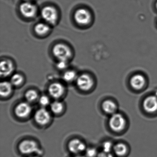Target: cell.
<instances>
[{
  "label": "cell",
  "instance_id": "cell-5",
  "mask_svg": "<svg viewBox=\"0 0 157 157\" xmlns=\"http://www.w3.org/2000/svg\"><path fill=\"white\" fill-rule=\"evenodd\" d=\"M67 148L71 153L75 155H80L81 153L85 152L87 147L86 143L81 140L74 138L69 141Z\"/></svg>",
  "mask_w": 157,
  "mask_h": 157
},
{
  "label": "cell",
  "instance_id": "cell-16",
  "mask_svg": "<svg viewBox=\"0 0 157 157\" xmlns=\"http://www.w3.org/2000/svg\"><path fill=\"white\" fill-rule=\"evenodd\" d=\"M146 83V80L142 75L137 74L131 78L130 84L131 87L136 90L143 89Z\"/></svg>",
  "mask_w": 157,
  "mask_h": 157
},
{
  "label": "cell",
  "instance_id": "cell-30",
  "mask_svg": "<svg viewBox=\"0 0 157 157\" xmlns=\"http://www.w3.org/2000/svg\"><path fill=\"white\" fill-rule=\"evenodd\" d=\"M25 2H31V1H32V0H25Z\"/></svg>",
  "mask_w": 157,
  "mask_h": 157
},
{
  "label": "cell",
  "instance_id": "cell-27",
  "mask_svg": "<svg viewBox=\"0 0 157 157\" xmlns=\"http://www.w3.org/2000/svg\"><path fill=\"white\" fill-rule=\"evenodd\" d=\"M97 157H116L113 152H107L101 151L99 152Z\"/></svg>",
  "mask_w": 157,
  "mask_h": 157
},
{
  "label": "cell",
  "instance_id": "cell-18",
  "mask_svg": "<svg viewBox=\"0 0 157 157\" xmlns=\"http://www.w3.org/2000/svg\"><path fill=\"white\" fill-rule=\"evenodd\" d=\"M49 106L51 112L56 115H59L63 113L65 108L63 103L58 100H56L51 102Z\"/></svg>",
  "mask_w": 157,
  "mask_h": 157
},
{
  "label": "cell",
  "instance_id": "cell-20",
  "mask_svg": "<svg viewBox=\"0 0 157 157\" xmlns=\"http://www.w3.org/2000/svg\"><path fill=\"white\" fill-rule=\"evenodd\" d=\"M34 30L38 35L44 36L49 32L50 27L46 24L40 23L36 25Z\"/></svg>",
  "mask_w": 157,
  "mask_h": 157
},
{
  "label": "cell",
  "instance_id": "cell-11",
  "mask_svg": "<svg viewBox=\"0 0 157 157\" xmlns=\"http://www.w3.org/2000/svg\"><path fill=\"white\" fill-rule=\"evenodd\" d=\"M65 90L64 86L59 82H53L49 85L48 88L49 95L56 100H58L62 97Z\"/></svg>",
  "mask_w": 157,
  "mask_h": 157
},
{
  "label": "cell",
  "instance_id": "cell-10",
  "mask_svg": "<svg viewBox=\"0 0 157 157\" xmlns=\"http://www.w3.org/2000/svg\"><path fill=\"white\" fill-rule=\"evenodd\" d=\"M75 21L79 25H86L90 22V13L86 9H78L74 13Z\"/></svg>",
  "mask_w": 157,
  "mask_h": 157
},
{
  "label": "cell",
  "instance_id": "cell-17",
  "mask_svg": "<svg viewBox=\"0 0 157 157\" xmlns=\"http://www.w3.org/2000/svg\"><path fill=\"white\" fill-rule=\"evenodd\" d=\"M13 86L10 82H2L0 85V94L2 97L6 98L11 94L13 91Z\"/></svg>",
  "mask_w": 157,
  "mask_h": 157
},
{
  "label": "cell",
  "instance_id": "cell-24",
  "mask_svg": "<svg viewBox=\"0 0 157 157\" xmlns=\"http://www.w3.org/2000/svg\"><path fill=\"white\" fill-rule=\"evenodd\" d=\"M40 105L41 107H44L46 108L47 106H49L51 104L50 98L47 95H43L39 97L38 100Z\"/></svg>",
  "mask_w": 157,
  "mask_h": 157
},
{
  "label": "cell",
  "instance_id": "cell-12",
  "mask_svg": "<svg viewBox=\"0 0 157 157\" xmlns=\"http://www.w3.org/2000/svg\"><path fill=\"white\" fill-rule=\"evenodd\" d=\"M20 10L24 17L33 18L36 14V8L35 5L29 2H25L21 4Z\"/></svg>",
  "mask_w": 157,
  "mask_h": 157
},
{
  "label": "cell",
  "instance_id": "cell-2",
  "mask_svg": "<svg viewBox=\"0 0 157 157\" xmlns=\"http://www.w3.org/2000/svg\"><path fill=\"white\" fill-rule=\"evenodd\" d=\"M108 126L113 132L121 133L126 128L127 121L124 115L117 112L110 116Z\"/></svg>",
  "mask_w": 157,
  "mask_h": 157
},
{
  "label": "cell",
  "instance_id": "cell-3",
  "mask_svg": "<svg viewBox=\"0 0 157 157\" xmlns=\"http://www.w3.org/2000/svg\"><path fill=\"white\" fill-rule=\"evenodd\" d=\"M54 56L59 60L67 61L71 57V53L70 49L67 46L62 44H56L53 47L52 50Z\"/></svg>",
  "mask_w": 157,
  "mask_h": 157
},
{
  "label": "cell",
  "instance_id": "cell-31",
  "mask_svg": "<svg viewBox=\"0 0 157 157\" xmlns=\"http://www.w3.org/2000/svg\"><path fill=\"white\" fill-rule=\"evenodd\" d=\"M156 8H157V3H156Z\"/></svg>",
  "mask_w": 157,
  "mask_h": 157
},
{
  "label": "cell",
  "instance_id": "cell-9",
  "mask_svg": "<svg viewBox=\"0 0 157 157\" xmlns=\"http://www.w3.org/2000/svg\"><path fill=\"white\" fill-rule=\"evenodd\" d=\"M76 84L80 90L83 91H88L92 88L93 80L90 75L86 74H82L77 78Z\"/></svg>",
  "mask_w": 157,
  "mask_h": 157
},
{
  "label": "cell",
  "instance_id": "cell-23",
  "mask_svg": "<svg viewBox=\"0 0 157 157\" xmlns=\"http://www.w3.org/2000/svg\"><path fill=\"white\" fill-rule=\"evenodd\" d=\"M114 143L111 140H105L102 144L101 148L102 151L107 152H113Z\"/></svg>",
  "mask_w": 157,
  "mask_h": 157
},
{
  "label": "cell",
  "instance_id": "cell-15",
  "mask_svg": "<svg viewBox=\"0 0 157 157\" xmlns=\"http://www.w3.org/2000/svg\"><path fill=\"white\" fill-rule=\"evenodd\" d=\"M101 108L105 113L111 116L117 112L118 106L113 100H106L102 103Z\"/></svg>",
  "mask_w": 157,
  "mask_h": 157
},
{
  "label": "cell",
  "instance_id": "cell-25",
  "mask_svg": "<svg viewBox=\"0 0 157 157\" xmlns=\"http://www.w3.org/2000/svg\"><path fill=\"white\" fill-rule=\"evenodd\" d=\"M84 153L86 157H97L99 151L96 148L94 147H87Z\"/></svg>",
  "mask_w": 157,
  "mask_h": 157
},
{
  "label": "cell",
  "instance_id": "cell-4",
  "mask_svg": "<svg viewBox=\"0 0 157 157\" xmlns=\"http://www.w3.org/2000/svg\"><path fill=\"white\" fill-rule=\"evenodd\" d=\"M51 113L44 107L37 109L34 115V119L36 123L42 126L48 124L51 121Z\"/></svg>",
  "mask_w": 157,
  "mask_h": 157
},
{
  "label": "cell",
  "instance_id": "cell-7",
  "mask_svg": "<svg viewBox=\"0 0 157 157\" xmlns=\"http://www.w3.org/2000/svg\"><path fill=\"white\" fill-rule=\"evenodd\" d=\"M142 108L145 113L154 114L157 113V97L151 95L147 96L143 100Z\"/></svg>",
  "mask_w": 157,
  "mask_h": 157
},
{
  "label": "cell",
  "instance_id": "cell-8",
  "mask_svg": "<svg viewBox=\"0 0 157 157\" xmlns=\"http://www.w3.org/2000/svg\"><path fill=\"white\" fill-rule=\"evenodd\" d=\"M43 19L48 23L54 25L58 19V13L56 10L51 6H46L41 11Z\"/></svg>",
  "mask_w": 157,
  "mask_h": 157
},
{
  "label": "cell",
  "instance_id": "cell-14",
  "mask_svg": "<svg viewBox=\"0 0 157 157\" xmlns=\"http://www.w3.org/2000/svg\"><path fill=\"white\" fill-rule=\"evenodd\" d=\"M14 69L13 64L9 59L2 60L0 65L1 76L3 78L10 76Z\"/></svg>",
  "mask_w": 157,
  "mask_h": 157
},
{
  "label": "cell",
  "instance_id": "cell-26",
  "mask_svg": "<svg viewBox=\"0 0 157 157\" xmlns=\"http://www.w3.org/2000/svg\"><path fill=\"white\" fill-rule=\"evenodd\" d=\"M67 61L63 60H59L56 65L57 67L59 70H64L67 67Z\"/></svg>",
  "mask_w": 157,
  "mask_h": 157
},
{
  "label": "cell",
  "instance_id": "cell-22",
  "mask_svg": "<svg viewBox=\"0 0 157 157\" xmlns=\"http://www.w3.org/2000/svg\"><path fill=\"white\" fill-rule=\"evenodd\" d=\"M23 80V77L21 75L16 73L12 76L10 82L13 86H19L22 83Z\"/></svg>",
  "mask_w": 157,
  "mask_h": 157
},
{
  "label": "cell",
  "instance_id": "cell-6",
  "mask_svg": "<svg viewBox=\"0 0 157 157\" xmlns=\"http://www.w3.org/2000/svg\"><path fill=\"white\" fill-rule=\"evenodd\" d=\"M33 107L31 104L26 101L21 102L15 106L14 113L20 118H25L32 113Z\"/></svg>",
  "mask_w": 157,
  "mask_h": 157
},
{
  "label": "cell",
  "instance_id": "cell-1",
  "mask_svg": "<svg viewBox=\"0 0 157 157\" xmlns=\"http://www.w3.org/2000/svg\"><path fill=\"white\" fill-rule=\"evenodd\" d=\"M19 151L24 155H37L43 154V151L38 143L32 139H25L22 140L18 145Z\"/></svg>",
  "mask_w": 157,
  "mask_h": 157
},
{
  "label": "cell",
  "instance_id": "cell-13",
  "mask_svg": "<svg viewBox=\"0 0 157 157\" xmlns=\"http://www.w3.org/2000/svg\"><path fill=\"white\" fill-rule=\"evenodd\" d=\"M129 148L124 142H118L115 143L113 152L116 157H125L128 153Z\"/></svg>",
  "mask_w": 157,
  "mask_h": 157
},
{
  "label": "cell",
  "instance_id": "cell-28",
  "mask_svg": "<svg viewBox=\"0 0 157 157\" xmlns=\"http://www.w3.org/2000/svg\"><path fill=\"white\" fill-rule=\"evenodd\" d=\"M72 157H86L85 156H82V155H76L75 156H73Z\"/></svg>",
  "mask_w": 157,
  "mask_h": 157
},
{
  "label": "cell",
  "instance_id": "cell-29",
  "mask_svg": "<svg viewBox=\"0 0 157 157\" xmlns=\"http://www.w3.org/2000/svg\"><path fill=\"white\" fill-rule=\"evenodd\" d=\"M28 157H40V156H37V155H31V156H29Z\"/></svg>",
  "mask_w": 157,
  "mask_h": 157
},
{
  "label": "cell",
  "instance_id": "cell-19",
  "mask_svg": "<svg viewBox=\"0 0 157 157\" xmlns=\"http://www.w3.org/2000/svg\"><path fill=\"white\" fill-rule=\"evenodd\" d=\"M25 100L30 103L35 102L38 101L39 97L38 93L35 90H28L25 94Z\"/></svg>",
  "mask_w": 157,
  "mask_h": 157
},
{
  "label": "cell",
  "instance_id": "cell-21",
  "mask_svg": "<svg viewBox=\"0 0 157 157\" xmlns=\"http://www.w3.org/2000/svg\"><path fill=\"white\" fill-rule=\"evenodd\" d=\"M77 74L75 71L72 70L67 71L63 74V78L66 82H71L77 79Z\"/></svg>",
  "mask_w": 157,
  "mask_h": 157
}]
</instances>
